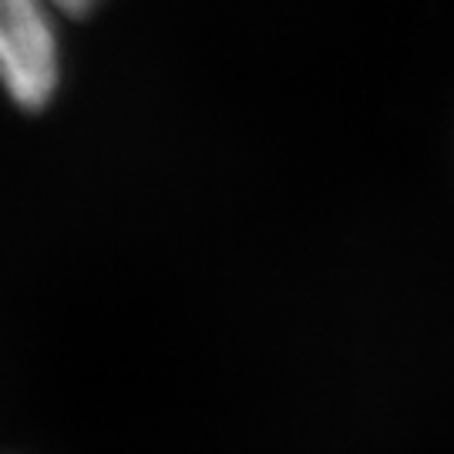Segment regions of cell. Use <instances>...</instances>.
<instances>
[{
  "label": "cell",
  "instance_id": "6da1fadb",
  "mask_svg": "<svg viewBox=\"0 0 454 454\" xmlns=\"http://www.w3.org/2000/svg\"><path fill=\"white\" fill-rule=\"evenodd\" d=\"M48 0H0V84L17 108H44L61 78Z\"/></svg>",
  "mask_w": 454,
  "mask_h": 454
},
{
  "label": "cell",
  "instance_id": "7a4b0ae2",
  "mask_svg": "<svg viewBox=\"0 0 454 454\" xmlns=\"http://www.w3.org/2000/svg\"><path fill=\"white\" fill-rule=\"evenodd\" d=\"M48 4L54 7V11H61V14H67V17H82L95 7L98 0H48Z\"/></svg>",
  "mask_w": 454,
  "mask_h": 454
}]
</instances>
